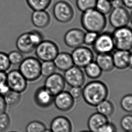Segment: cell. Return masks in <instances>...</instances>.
<instances>
[{
    "instance_id": "6da1fadb",
    "label": "cell",
    "mask_w": 132,
    "mask_h": 132,
    "mask_svg": "<svg viewBox=\"0 0 132 132\" xmlns=\"http://www.w3.org/2000/svg\"><path fill=\"white\" fill-rule=\"evenodd\" d=\"M108 95V89L103 82L93 81L88 83L82 89V96L84 101L92 106H96Z\"/></svg>"
},
{
    "instance_id": "7a4b0ae2",
    "label": "cell",
    "mask_w": 132,
    "mask_h": 132,
    "mask_svg": "<svg viewBox=\"0 0 132 132\" xmlns=\"http://www.w3.org/2000/svg\"><path fill=\"white\" fill-rule=\"evenodd\" d=\"M81 23L87 32L100 34L106 27L107 21L105 15L95 8L82 12Z\"/></svg>"
},
{
    "instance_id": "3957f363",
    "label": "cell",
    "mask_w": 132,
    "mask_h": 132,
    "mask_svg": "<svg viewBox=\"0 0 132 132\" xmlns=\"http://www.w3.org/2000/svg\"><path fill=\"white\" fill-rule=\"evenodd\" d=\"M43 40V36L41 32L32 30L23 33L19 37L16 41V47L22 53H30Z\"/></svg>"
},
{
    "instance_id": "277c9868",
    "label": "cell",
    "mask_w": 132,
    "mask_h": 132,
    "mask_svg": "<svg viewBox=\"0 0 132 132\" xmlns=\"http://www.w3.org/2000/svg\"><path fill=\"white\" fill-rule=\"evenodd\" d=\"M41 63L34 57H29L23 60L19 66V70L27 81L37 80L41 76Z\"/></svg>"
},
{
    "instance_id": "5b68a950",
    "label": "cell",
    "mask_w": 132,
    "mask_h": 132,
    "mask_svg": "<svg viewBox=\"0 0 132 132\" xmlns=\"http://www.w3.org/2000/svg\"><path fill=\"white\" fill-rule=\"evenodd\" d=\"M115 48L130 51L132 47V29L128 26L115 29L112 34Z\"/></svg>"
},
{
    "instance_id": "8992f818",
    "label": "cell",
    "mask_w": 132,
    "mask_h": 132,
    "mask_svg": "<svg viewBox=\"0 0 132 132\" xmlns=\"http://www.w3.org/2000/svg\"><path fill=\"white\" fill-rule=\"evenodd\" d=\"M38 60L43 61H53L59 53V48L53 42L43 40L35 49Z\"/></svg>"
},
{
    "instance_id": "52a82bcc",
    "label": "cell",
    "mask_w": 132,
    "mask_h": 132,
    "mask_svg": "<svg viewBox=\"0 0 132 132\" xmlns=\"http://www.w3.org/2000/svg\"><path fill=\"white\" fill-rule=\"evenodd\" d=\"M53 14L55 20L61 23H67L74 16V10L72 5L65 1H59L53 6Z\"/></svg>"
},
{
    "instance_id": "ba28073f",
    "label": "cell",
    "mask_w": 132,
    "mask_h": 132,
    "mask_svg": "<svg viewBox=\"0 0 132 132\" xmlns=\"http://www.w3.org/2000/svg\"><path fill=\"white\" fill-rule=\"evenodd\" d=\"M110 13L109 22L115 29L128 26L130 22V14L125 7L113 8Z\"/></svg>"
},
{
    "instance_id": "9c48e42d",
    "label": "cell",
    "mask_w": 132,
    "mask_h": 132,
    "mask_svg": "<svg viewBox=\"0 0 132 132\" xmlns=\"http://www.w3.org/2000/svg\"><path fill=\"white\" fill-rule=\"evenodd\" d=\"M114 48L112 34L106 32L99 34L93 45V50L97 54L111 53Z\"/></svg>"
},
{
    "instance_id": "30bf717a",
    "label": "cell",
    "mask_w": 132,
    "mask_h": 132,
    "mask_svg": "<svg viewBox=\"0 0 132 132\" xmlns=\"http://www.w3.org/2000/svg\"><path fill=\"white\" fill-rule=\"evenodd\" d=\"M72 58L74 65L79 68H84L93 62L94 55L93 51L86 46H80L75 48L72 52Z\"/></svg>"
},
{
    "instance_id": "8fae6325",
    "label": "cell",
    "mask_w": 132,
    "mask_h": 132,
    "mask_svg": "<svg viewBox=\"0 0 132 132\" xmlns=\"http://www.w3.org/2000/svg\"><path fill=\"white\" fill-rule=\"evenodd\" d=\"M65 81L64 76L58 73H54L46 77L44 87L53 96L64 91L65 87Z\"/></svg>"
},
{
    "instance_id": "7c38bea8",
    "label": "cell",
    "mask_w": 132,
    "mask_h": 132,
    "mask_svg": "<svg viewBox=\"0 0 132 132\" xmlns=\"http://www.w3.org/2000/svg\"><path fill=\"white\" fill-rule=\"evenodd\" d=\"M6 83L10 90L20 93L27 88V80L19 70H12L7 73Z\"/></svg>"
},
{
    "instance_id": "4fadbf2b",
    "label": "cell",
    "mask_w": 132,
    "mask_h": 132,
    "mask_svg": "<svg viewBox=\"0 0 132 132\" xmlns=\"http://www.w3.org/2000/svg\"><path fill=\"white\" fill-rule=\"evenodd\" d=\"M63 76L65 82L71 87H81L85 81L84 72L80 68L75 65L64 72Z\"/></svg>"
},
{
    "instance_id": "5bb4252c",
    "label": "cell",
    "mask_w": 132,
    "mask_h": 132,
    "mask_svg": "<svg viewBox=\"0 0 132 132\" xmlns=\"http://www.w3.org/2000/svg\"><path fill=\"white\" fill-rule=\"evenodd\" d=\"M112 55L114 68L124 70L132 66V53L130 51L117 50Z\"/></svg>"
},
{
    "instance_id": "9a60e30c",
    "label": "cell",
    "mask_w": 132,
    "mask_h": 132,
    "mask_svg": "<svg viewBox=\"0 0 132 132\" xmlns=\"http://www.w3.org/2000/svg\"><path fill=\"white\" fill-rule=\"evenodd\" d=\"M85 32L81 29L74 28L68 31L64 35V40L67 46L75 48L84 44Z\"/></svg>"
},
{
    "instance_id": "2e32d148",
    "label": "cell",
    "mask_w": 132,
    "mask_h": 132,
    "mask_svg": "<svg viewBox=\"0 0 132 132\" xmlns=\"http://www.w3.org/2000/svg\"><path fill=\"white\" fill-rule=\"evenodd\" d=\"M53 102L59 111L66 112L73 107L75 101L69 92L63 91L55 96Z\"/></svg>"
},
{
    "instance_id": "e0dca14e",
    "label": "cell",
    "mask_w": 132,
    "mask_h": 132,
    "mask_svg": "<svg viewBox=\"0 0 132 132\" xmlns=\"http://www.w3.org/2000/svg\"><path fill=\"white\" fill-rule=\"evenodd\" d=\"M54 97L44 87L38 88L36 90L34 96L35 103L39 107L46 108L52 105Z\"/></svg>"
},
{
    "instance_id": "ac0fdd59",
    "label": "cell",
    "mask_w": 132,
    "mask_h": 132,
    "mask_svg": "<svg viewBox=\"0 0 132 132\" xmlns=\"http://www.w3.org/2000/svg\"><path fill=\"white\" fill-rule=\"evenodd\" d=\"M50 130L52 132H72L71 122L65 116H57L51 122Z\"/></svg>"
},
{
    "instance_id": "d6986e66",
    "label": "cell",
    "mask_w": 132,
    "mask_h": 132,
    "mask_svg": "<svg viewBox=\"0 0 132 132\" xmlns=\"http://www.w3.org/2000/svg\"><path fill=\"white\" fill-rule=\"evenodd\" d=\"M53 62L56 69L61 71H66L74 66L71 54L66 52H61L58 54Z\"/></svg>"
},
{
    "instance_id": "ffe728a7",
    "label": "cell",
    "mask_w": 132,
    "mask_h": 132,
    "mask_svg": "<svg viewBox=\"0 0 132 132\" xmlns=\"http://www.w3.org/2000/svg\"><path fill=\"white\" fill-rule=\"evenodd\" d=\"M31 20L35 27L43 29L49 25L51 17L46 10L35 11L33 12L31 15Z\"/></svg>"
},
{
    "instance_id": "44dd1931",
    "label": "cell",
    "mask_w": 132,
    "mask_h": 132,
    "mask_svg": "<svg viewBox=\"0 0 132 132\" xmlns=\"http://www.w3.org/2000/svg\"><path fill=\"white\" fill-rule=\"evenodd\" d=\"M109 121L108 118L99 113H94L89 117L88 121V127L92 132H98L100 128Z\"/></svg>"
},
{
    "instance_id": "7402d4cb",
    "label": "cell",
    "mask_w": 132,
    "mask_h": 132,
    "mask_svg": "<svg viewBox=\"0 0 132 132\" xmlns=\"http://www.w3.org/2000/svg\"><path fill=\"white\" fill-rule=\"evenodd\" d=\"M96 63L102 71L111 72L114 68L112 55L111 53L97 54L96 58Z\"/></svg>"
},
{
    "instance_id": "603a6c76",
    "label": "cell",
    "mask_w": 132,
    "mask_h": 132,
    "mask_svg": "<svg viewBox=\"0 0 132 132\" xmlns=\"http://www.w3.org/2000/svg\"><path fill=\"white\" fill-rule=\"evenodd\" d=\"M97 112L108 118L111 116L114 111V106L112 102L110 100H104L96 105Z\"/></svg>"
},
{
    "instance_id": "cb8c5ba5",
    "label": "cell",
    "mask_w": 132,
    "mask_h": 132,
    "mask_svg": "<svg viewBox=\"0 0 132 132\" xmlns=\"http://www.w3.org/2000/svg\"><path fill=\"white\" fill-rule=\"evenodd\" d=\"M84 68L86 75L90 79H98L102 75V70L96 62H92Z\"/></svg>"
},
{
    "instance_id": "d4e9b609",
    "label": "cell",
    "mask_w": 132,
    "mask_h": 132,
    "mask_svg": "<svg viewBox=\"0 0 132 132\" xmlns=\"http://www.w3.org/2000/svg\"><path fill=\"white\" fill-rule=\"evenodd\" d=\"M27 4L34 11L46 10L50 6L52 0H26Z\"/></svg>"
},
{
    "instance_id": "484cf974",
    "label": "cell",
    "mask_w": 132,
    "mask_h": 132,
    "mask_svg": "<svg viewBox=\"0 0 132 132\" xmlns=\"http://www.w3.org/2000/svg\"><path fill=\"white\" fill-rule=\"evenodd\" d=\"M4 99L7 105H15L20 102L21 99V93L10 90L4 96Z\"/></svg>"
},
{
    "instance_id": "4316f807",
    "label": "cell",
    "mask_w": 132,
    "mask_h": 132,
    "mask_svg": "<svg viewBox=\"0 0 132 132\" xmlns=\"http://www.w3.org/2000/svg\"><path fill=\"white\" fill-rule=\"evenodd\" d=\"M111 3L109 0H97L95 9L104 15L108 14L112 10Z\"/></svg>"
},
{
    "instance_id": "83f0119b",
    "label": "cell",
    "mask_w": 132,
    "mask_h": 132,
    "mask_svg": "<svg viewBox=\"0 0 132 132\" xmlns=\"http://www.w3.org/2000/svg\"><path fill=\"white\" fill-rule=\"evenodd\" d=\"M46 129L43 122L38 120H34L29 123L26 127V132H43Z\"/></svg>"
},
{
    "instance_id": "f1b7e54d",
    "label": "cell",
    "mask_w": 132,
    "mask_h": 132,
    "mask_svg": "<svg viewBox=\"0 0 132 132\" xmlns=\"http://www.w3.org/2000/svg\"><path fill=\"white\" fill-rule=\"evenodd\" d=\"M41 74L45 77H48L55 73L56 68L53 61H43L41 63Z\"/></svg>"
},
{
    "instance_id": "f546056e",
    "label": "cell",
    "mask_w": 132,
    "mask_h": 132,
    "mask_svg": "<svg viewBox=\"0 0 132 132\" xmlns=\"http://www.w3.org/2000/svg\"><path fill=\"white\" fill-rule=\"evenodd\" d=\"M97 0H76V3L79 11L84 12L86 11L95 9Z\"/></svg>"
},
{
    "instance_id": "4dcf8cb0",
    "label": "cell",
    "mask_w": 132,
    "mask_h": 132,
    "mask_svg": "<svg viewBox=\"0 0 132 132\" xmlns=\"http://www.w3.org/2000/svg\"><path fill=\"white\" fill-rule=\"evenodd\" d=\"M8 57L11 64L13 65L20 64L24 59L21 52L17 51L11 52L8 55Z\"/></svg>"
},
{
    "instance_id": "1f68e13d",
    "label": "cell",
    "mask_w": 132,
    "mask_h": 132,
    "mask_svg": "<svg viewBox=\"0 0 132 132\" xmlns=\"http://www.w3.org/2000/svg\"><path fill=\"white\" fill-rule=\"evenodd\" d=\"M120 106L123 111L127 112L132 111V96L127 94L122 97L120 101Z\"/></svg>"
},
{
    "instance_id": "d6a6232c",
    "label": "cell",
    "mask_w": 132,
    "mask_h": 132,
    "mask_svg": "<svg viewBox=\"0 0 132 132\" xmlns=\"http://www.w3.org/2000/svg\"><path fill=\"white\" fill-rule=\"evenodd\" d=\"M8 55L3 52H0V71L6 72L11 66Z\"/></svg>"
},
{
    "instance_id": "836d02e7",
    "label": "cell",
    "mask_w": 132,
    "mask_h": 132,
    "mask_svg": "<svg viewBox=\"0 0 132 132\" xmlns=\"http://www.w3.org/2000/svg\"><path fill=\"white\" fill-rule=\"evenodd\" d=\"M11 123V119L8 114L4 112L0 114V132H3L8 129Z\"/></svg>"
},
{
    "instance_id": "e575fe53",
    "label": "cell",
    "mask_w": 132,
    "mask_h": 132,
    "mask_svg": "<svg viewBox=\"0 0 132 132\" xmlns=\"http://www.w3.org/2000/svg\"><path fill=\"white\" fill-rule=\"evenodd\" d=\"M122 129L125 132L130 131L132 129V116L131 115H126L122 118L120 123Z\"/></svg>"
},
{
    "instance_id": "d590c367",
    "label": "cell",
    "mask_w": 132,
    "mask_h": 132,
    "mask_svg": "<svg viewBox=\"0 0 132 132\" xmlns=\"http://www.w3.org/2000/svg\"><path fill=\"white\" fill-rule=\"evenodd\" d=\"M99 34L93 32L88 31L84 34V43L88 46H93Z\"/></svg>"
},
{
    "instance_id": "8d00e7d4",
    "label": "cell",
    "mask_w": 132,
    "mask_h": 132,
    "mask_svg": "<svg viewBox=\"0 0 132 132\" xmlns=\"http://www.w3.org/2000/svg\"><path fill=\"white\" fill-rule=\"evenodd\" d=\"M69 93L74 100H77L82 96V88L79 87H71Z\"/></svg>"
},
{
    "instance_id": "74e56055",
    "label": "cell",
    "mask_w": 132,
    "mask_h": 132,
    "mask_svg": "<svg viewBox=\"0 0 132 132\" xmlns=\"http://www.w3.org/2000/svg\"><path fill=\"white\" fill-rule=\"evenodd\" d=\"M116 129L114 124L108 121L100 128L98 132H116Z\"/></svg>"
},
{
    "instance_id": "f35d334b",
    "label": "cell",
    "mask_w": 132,
    "mask_h": 132,
    "mask_svg": "<svg viewBox=\"0 0 132 132\" xmlns=\"http://www.w3.org/2000/svg\"><path fill=\"white\" fill-rule=\"evenodd\" d=\"M6 78L7 73L5 72L0 71V92L5 91L8 87Z\"/></svg>"
},
{
    "instance_id": "ab89813d",
    "label": "cell",
    "mask_w": 132,
    "mask_h": 132,
    "mask_svg": "<svg viewBox=\"0 0 132 132\" xmlns=\"http://www.w3.org/2000/svg\"><path fill=\"white\" fill-rule=\"evenodd\" d=\"M7 105L5 103L3 96L0 94V114L5 112Z\"/></svg>"
},
{
    "instance_id": "60d3db41",
    "label": "cell",
    "mask_w": 132,
    "mask_h": 132,
    "mask_svg": "<svg viewBox=\"0 0 132 132\" xmlns=\"http://www.w3.org/2000/svg\"><path fill=\"white\" fill-rule=\"evenodd\" d=\"M113 8H116L123 6V3L121 0H113L111 2Z\"/></svg>"
},
{
    "instance_id": "b9f144b4",
    "label": "cell",
    "mask_w": 132,
    "mask_h": 132,
    "mask_svg": "<svg viewBox=\"0 0 132 132\" xmlns=\"http://www.w3.org/2000/svg\"><path fill=\"white\" fill-rule=\"evenodd\" d=\"M123 5L128 9H131L132 6V0H121Z\"/></svg>"
},
{
    "instance_id": "7bdbcfd3",
    "label": "cell",
    "mask_w": 132,
    "mask_h": 132,
    "mask_svg": "<svg viewBox=\"0 0 132 132\" xmlns=\"http://www.w3.org/2000/svg\"><path fill=\"white\" fill-rule=\"evenodd\" d=\"M43 132H52L50 129H46Z\"/></svg>"
},
{
    "instance_id": "ee69618b",
    "label": "cell",
    "mask_w": 132,
    "mask_h": 132,
    "mask_svg": "<svg viewBox=\"0 0 132 132\" xmlns=\"http://www.w3.org/2000/svg\"><path fill=\"white\" fill-rule=\"evenodd\" d=\"M92 132L90 131H81V132Z\"/></svg>"
},
{
    "instance_id": "f6af8a7d",
    "label": "cell",
    "mask_w": 132,
    "mask_h": 132,
    "mask_svg": "<svg viewBox=\"0 0 132 132\" xmlns=\"http://www.w3.org/2000/svg\"><path fill=\"white\" fill-rule=\"evenodd\" d=\"M132 132V131H126V132Z\"/></svg>"
},
{
    "instance_id": "bcb514c9",
    "label": "cell",
    "mask_w": 132,
    "mask_h": 132,
    "mask_svg": "<svg viewBox=\"0 0 132 132\" xmlns=\"http://www.w3.org/2000/svg\"><path fill=\"white\" fill-rule=\"evenodd\" d=\"M109 1H110L111 2V1H112L113 0H109Z\"/></svg>"
},
{
    "instance_id": "7dc6e473",
    "label": "cell",
    "mask_w": 132,
    "mask_h": 132,
    "mask_svg": "<svg viewBox=\"0 0 132 132\" xmlns=\"http://www.w3.org/2000/svg\"></svg>"
},
{
    "instance_id": "c3c4849f",
    "label": "cell",
    "mask_w": 132,
    "mask_h": 132,
    "mask_svg": "<svg viewBox=\"0 0 132 132\" xmlns=\"http://www.w3.org/2000/svg\"></svg>"
}]
</instances>
